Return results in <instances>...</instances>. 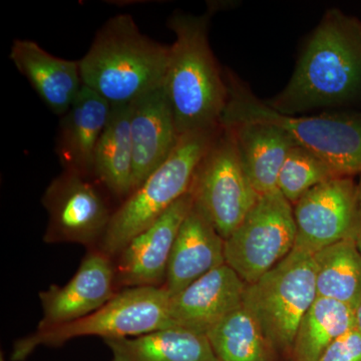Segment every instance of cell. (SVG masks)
<instances>
[{"instance_id": "1", "label": "cell", "mask_w": 361, "mask_h": 361, "mask_svg": "<svg viewBox=\"0 0 361 361\" xmlns=\"http://www.w3.org/2000/svg\"><path fill=\"white\" fill-rule=\"evenodd\" d=\"M361 99V21L336 8L323 16L281 92L266 102L284 115Z\"/></svg>"}, {"instance_id": "2", "label": "cell", "mask_w": 361, "mask_h": 361, "mask_svg": "<svg viewBox=\"0 0 361 361\" xmlns=\"http://www.w3.org/2000/svg\"><path fill=\"white\" fill-rule=\"evenodd\" d=\"M210 16L175 13L169 20L176 40L163 87L180 137L219 127L227 104V82L209 44Z\"/></svg>"}, {"instance_id": "3", "label": "cell", "mask_w": 361, "mask_h": 361, "mask_svg": "<svg viewBox=\"0 0 361 361\" xmlns=\"http://www.w3.org/2000/svg\"><path fill=\"white\" fill-rule=\"evenodd\" d=\"M169 56L170 47L142 33L129 14H118L102 26L80 59L82 84L111 106L130 104L164 85Z\"/></svg>"}, {"instance_id": "4", "label": "cell", "mask_w": 361, "mask_h": 361, "mask_svg": "<svg viewBox=\"0 0 361 361\" xmlns=\"http://www.w3.org/2000/svg\"><path fill=\"white\" fill-rule=\"evenodd\" d=\"M227 104L220 126L268 123L290 135L296 146L322 159L338 177L361 175V111L314 116L284 115L258 99L238 78L228 73Z\"/></svg>"}, {"instance_id": "5", "label": "cell", "mask_w": 361, "mask_h": 361, "mask_svg": "<svg viewBox=\"0 0 361 361\" xmlns=\"http://www.w3.org/2000/svg\"><path fill=\"white\" fill-rule=\"evenodd\" d=\"M219 129L220 126L180 137L170 158L113 214L99 250L110 257L118 256L130 240L156 222L190 191L197 168Z\"/></svg>"}, {"instance_id": "6", "label": "cell", "mask_w": 361, "mask_h": 361, "mask_svg": "<svg viewBox=\"0 0 361 361\" xmlns=\"http://www.w3.org/2000/svg\"><path fill=\"white\" fill-rule=\"evenodd\" d=\"M316 298L313 253L295 246L269 272L247 284L243 306L278 355L289 360L299 324Z\"/></svg>"}, {"instance_id": "7", "label": "cell", "mask_w": 361, "mask_h": 361, "mask_svg": "<svg viewBox=\"0 0 361 361\" xmlns=\"http://www.w3.org/2000/svg\"><path fill=\"white\" fill-rule=\"evenodd\" d=\"M170 295L164 287L126 288L108 303L82 319L39 330L23 337L13 346V361L25 360L39 346H59L82 336L134 337L171 329L169 316Z\"/></svg>"}, {"instance_id": "8", "label": "cell", "mask_w": 361, "mask_h": 361, "mask_svg": "<svg viewBox=\"0 0 361 361\" xmlns=\"http://www.w3.org/2000/svg\"><path fill=\"white\" fill-rule=\"evenodd\" d=\"M196 206L226 240L250 212L259 195L245 172L231 130L221 127L190 187Z\"/></svg>"}, {"instance_id": "9", "label": "cell", "mask_w": 361, "mask_h": 361, "mask_svg": "<svg viewBox=\"0 0 361 361\" xmlns=\"http://www.w3.org/2000/svg\"><path fill=\"white\" fill-rule=\"evenodd\" d=\"M293 205L279 190L259 196L241 224L225 240V262L246 284L279 264L296 243Z\"/></svg>"}, {"instance_id": "10", "label": "cell", "mask_w": 361, "mask_h": 361, "mask_svg": "<svg viewBox=\"0 0 361 361\" xmlns=\"http://www.w3.org/2000/svg\"><path fill=\"white\" fill-rule=\"evenodd\" d=\"M85 177L66 171L47 187L42 198L49 217L47 243L90 246L103 240L113 214L101 192Z\"/></svg>"}, {"instance_id": "11", "label": "cell", "mask_w": 361, "mask_h": 361, "mask_svg": "<svg viewBox=\"0 0 361 361\" xmlns=\"http://www.w3.org/2000/svg\"><path fill=\"white\" fill-rule=\"evenodd\" d=\"M357 183L336 177L317 185L293 205L295 246L316 253L341 240L353 238Z\"/></svg>"}, {"instance_id": "12", "label": "cell", "mask_w": 361, "mask_h": 361, "mask_svg": "<svg viewBox=\"0 0 361 361\" xmlns=\"http://www.w3.org/2000/svg\"><path fill=\"white\" fill-rule=\"evenodd\" d=\"M116 284L111 257L102 250L90 252L68 283L40 292L44 315L37 329H54L92 314L116 295Z\"/></svg>"}, {"instance_id": "13", "label": "cell", "mask_w": 361, "mask_h": 361, "mask_svg": "<svg viewBox=\"0 0 361 361\" xmlns=\"http://www.w3.org/2000/svg\"><path fill=\"white\" fill-rule=\"evenodd\" d=\"M194 200L190 192L176 202L156 222L129 242L118 255L116 282L126 288L163 287L178 233Z\"/></svg>"}, {"instance_id": "14", "label": "cell", "mask_w": 361, "mask_h": 361, "mask_svg": "<svg viewBox=\"0 0 361 361\" xmlns=\"http://www.w3.org/2000/svg\"><path fill=\"white\" fill-rule=\"evenodd\" d=\"M247 284L224 264L170 297L169 316L174 329L207 336L243 304Z\"/></svg>"}, {"instance_id": "15", "label": "cell", "mask_w": 361, "mask_h": 361, "mask_svg": "<svg viewBox=\"0 0 361 361\" xmlns=\"http://www.w3.org/2000/svg\"><path fill=\"white\" fill-rule=\"evenodd\" d=\"M130 125L134 192L170 158L180 141L172 106L163 85L130 104Z\"/></svg>"}, {"instance_id": "16", "label": "cell", "mask_w": 361, "mask_h": 361, "mask_svg": "<svg viewBox=\"0 0 361 361\" xmlns=\"http://www.w3.org/2000/svg\"><path fill=\"white\" fill-rule=\"evenodd\" d=\"M225 240L205 215L193 206L173 246L163 287L170 297L217 269L225 262Z\"/></svg>"}, {"instance_id": "17", "label": "cell", "mask_w": 361, "mask_h": 361, "mask_svg": "<svg viewBox=\"0 0 361 361\" xmlns=\"http://www.w3.org/2000/svg\"><path fill=\"white\" fill-rule=\"evenodd\" d=\"M9 58L52 113H68L84 87L80 61L52 56L30 39L14 40Z\"/></svg>"}, {"instance_id": "18", "label": "cell", "mask_w": 361, "mask_h": 361, "mask_svg": "<svg viewBox=\"0 0 361 361\" xmlns=\"http://www.w3.org/2000/svg\"><path fill=\"white\" fill-rule=\"evenodd\" d=\"M113 106L87 87L61 116L58 139L59 158L66 171L82 176L92 173L94 153L106 129Z\"/></svg>"}, {"instance_id": "19", "label": "cell", "mask_w": 361, "mask_h": 361, "mask_svg": "<svg viewBox=\"0 0 361 361\" xmlns=\"http://www.w3.org/2000/svg\"><path fill=\"white\" fill-rule=\"evenodd\" d=\"M224 128L231 130L242 165L259 196L276 190L280 169L295 146L290 135L268 123H238Z\"/></svg>"}, {"instance_id": "20", "label": "cell", "mask_w": 361, "mask_h": 361, "mask_svg": "<svg viewBox=\"0 0 361 361\" xmlns=\"http://www.w3.org/2000/svg\"><path fill=\"white\" fill-rule=\"evenodd\" d=\"M104 341L111 361H218L206 336L174 327Z\"/></svg>"}, {"instance_id": "21", "label": "cell", "mask_w": 361, "mask_h": 361, "mask_svg": "<svg viewBox=\"0 0 361 361\" xmlns=\"http://www.w3.org/2000/svg\"><path fill=\"white\" fill-rule=\"evenodd\" d=\"M133 165L130 104L113 106L97 146L92 173L116 196L129 197L133 192Z\"/></svg>"}, {"instance_id": "22", "label": "cell", "mask_w": 361, "mask_h": 361, "mask_svg": "<svg viewBox=\"0 0 361 361\" xmlns=\"http://www.w3.org/2000/svg\"><path fill=\"white\" fill-rule=\"evenodd\" d=\"M317 297L355 310L361 300V252L355 239L341 240L313 254Z\"/></svg>"}, {"instance_id": "23", "label": "cell", "mask_w": 361, "mask_h": 361, "mask_svg": "<svg viewBox=\"0 0 361 361\" xmlns=\"http://www.w3.org/2000/svg\"><path fill=\"white\" fill-rule=\"evenodd\" d=\"M353 329L355 316L353 308L332 299L317 297L299 324L290 360L319 361L336 339Z\"/></svg>"}, {"instance_id": "24", "label": "cell", "mask_w": 361, "mask_h": 361, "mask_svg": "<svg viewBox=\"0 0 361 361\" xmlns=\"http://www.w3.org/2000/svg\"><path fill=\"white\" fill-rule=\"evenodd\" d=\"M218 361H282L242 304L207 334Z\"/></svg>"}, {"instance_id": "25", "label": "cell", "mask_w": 361, "mask_h": 361, "mask_svg": "<svg viewBox=\"0 0 361 361\" xmlns=\"http://www.w3.org/2000/svg\"><path fill=\"white\" fill-rule=\"evenodd\" d=\"M336 177L338 176L325 161L295 145L280 169L277 189L292 205H295L312 188Z\"/></svg>"}, {"instance_id": "26", "label": "cell", "mask_w": 361, "mask_h": 361, "mask_svg": "<svg viewBox=\"0 0 361 361\" xmlns=\"http://www.w3.org/2000/svg\"><path fill=\"white\" fill-rule=\"evenodd\" d=\"M319 361H361V336L355 329L336 339Z\"/></svg>"}, {"instance_id": "27", "label": "cell", "mask_w": 361, "mask_h": 361, "mask_svg": "<svg viewBox=\"0 0 361 361\" xmlns=\"http://www.w3.org/2000/svg\"><path fill=\"white\" fill-rule=\"evenodd\" d=\"M353 239H355L356 246L361 252V175L357 183V194H356V215Z\"/></svg>"}, {"instance_id": "28", "label": "cell", "mask_w": 361, "mask_h": 361, "mask_svg": "<svg viewBox=\"0 0 361 361\" xmlns=\"http://www.w3.org/2000/svg\"><path fill=\"white\" fill-rule=\"evenodd\" d=\"M355 329L360 332L361 336V300L360 304H358L357 307L355 308Z\"/></svg>"}, {"instance_id": "29", "label": "cell", "mask_w": 361, "mask_h": 361, "mask_svg": "<svg viewBox=\"0 0 361 361\" xmlns=\"http://www.w3.org/2000/svg\"><path fill=\"white\" fill-rule=\"evenodd\" d=\"M282 361H293V360H290V358H289V360H283Z\"/></svg>"}, {"instance_id": "30", "label": "cell", "mask_w": 361, "mask_h": 361, "mask_svg": "<svg viewBox=\"0 0 361 361\" xmlns=\"http://www.w3.org/2000/svg\"><path fill=\"white\" fill-rule=\"evenodd\" d=\"M0 361H4V357H1V360Z\"/></svg>"}]
</instances>
